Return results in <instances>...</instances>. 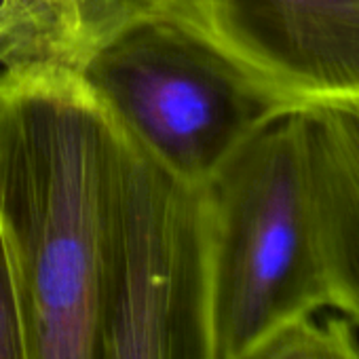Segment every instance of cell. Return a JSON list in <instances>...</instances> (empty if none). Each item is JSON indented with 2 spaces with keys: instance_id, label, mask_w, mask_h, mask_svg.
I'll return each mask as SVG.
<instances>
[{
  "instance_id": "obj_1",
  "label": "cell",
  "mask_w": 359,
  "mask_h": 359,
  "mask_svg": "<svg viewBox=\"0 0 359 359\" xmlns=\"http://www.w3.org/2000/svg\"><path fill=\"white\" fill-rule=\"evenodd\" d=\"M125 154L74 74H0V226L28 359H93Z\"/></svg>"
},
{
  "instance_id": "obj_2",
  "label": "cell",
  "mask_w": 359,
  "mask_h": 359,
  "mask_svg": "<svg viewBox=\"0 0 359 359\" xmlns=\"http://www.w3.org/2000/svg\"><path fill=\"white\" fill-rule=\"evenodd\" d=\"M199 191L216 359H243L327 306L298 110L252 133Z\"/></svg>"
},
{
  "instance_id": "obj_3",
  "label": "cell",
  "mask_w": 359,
  "mask_h": 359,
  "mask_svg": "<svg viewBox=\"0 0 359 359\" xmlns=\"http://www.w3.org/2000/svg\"><path fill=\"white\" fill-rule=\"evenodd\" d=\"M74 76L137 150L193 189H203L252 133L285 112L171 9L129 24Z\"/></svg>"
},
{
  "instance_id": "obj_4",
  "label": "cell",
  "mask_w": 359,
  "mask_h": 359,
  "mask_svg": "<svg viewBox=\"0 0 359 359\" xmlns=\"http://www.w3.org/2000/svg\"><path fill=\"white\" fill-rule=\"evenodd\" d=\"M93 359H216L201 191L129 140L108 229Z\"/></svg>"
},
{
  "instance_id": "obj_5",
  "label": "cell",
  "mask_w": 359,
  "mask_h": 359,
  "mask_svg": "<svg viewBox=\"0 0 359 359\" xmlns=\"http://www.w3.org/2000/svg\"><path fill=\"white\" fill-rule=\"evenodd\" d=\"M279 106L359 104V0H171Z\"/></svg>"
},
{
  "instance_id": "obj_6",
  "label": "cell",
  "mask_w": 359,
  "mask_h": 359,
  "mask_svg": "<svg viewBox=\"0 0 359 359\" xmlns=\"http://www.w3.org/2000/svg\"><path fill=\"white\" fill-rule=\"evenodd\" d=\"M298 114L327 306L359 327V104Z\"/></svg>"
},
{
  "instance_id": "obj_7",
  "label": "cell",
  "mask_w": 359,
  "mask_h": 359,
  "mask_svg": "<svg viewBox=\"0 0 359 359\" xmlns=\"http://www.w3.org/2000/svg\"><path fill=\"white\" fill-rule=\"evenodd\" d=\"M171 0H5L3 70L76 74L83 62L129 24L167 11Z\"/></svg>"
},
{
  "instance_id": "obj_8",
  "label": "cell",
  "mask_w": 359,
  "mask_h": 359,
  "mask_svg": "<svg viewBox=\"0 0 359 359\" xmlns=\"http://www.w3.org/2000/svg\"><path fill=\"white\" fill-rule=\"evenodd\" d=\"M0 359H28L24 321L3 226H0Z\"/></svg>"
},
{
  "instance_id": "obj_9",
  "label": "cell",
  "mask_w": 359,
  "mask_h": 359,
  "mask_svg": "<svg viewBox=\"0 0 359 359\" xmlns=\"http://www.w3.org/2000/svg\"><path fill=\"white\" fill-rule=\"evenodd\" d=\"M243 359H321V327L315 319L298 323Z\"/></svg>"
},
{
  "instance_id": "obj_10",
  "label": "cell",
  "mask_w": 359,
  "mask_h": 359,
  "mask_svg": "<svg viewBox=\"0 0 359 359\" xmlns=\"http://www.w3.org/2000/svg\"><path fill=\"white\" fill-rule=\"evenodd\" d=\"M321 327V359H359L357 327L346 317H325Z\"/></svg>"
},
{
  "instance_id": "obj_11",
  "label": "cell",
  "mask_w": 359,
  "mask_h": 359,
  "mask_svg": "<svg viewBox=\"0 0 359 359\" xmlns=\"http://www.w3.org/2000/svg\"><path fill=\"white\" fill-rule=\"evenodd\" d=\"M3 7H5V0H0V15H3Z\"/></svg>"
}]
</instances>
